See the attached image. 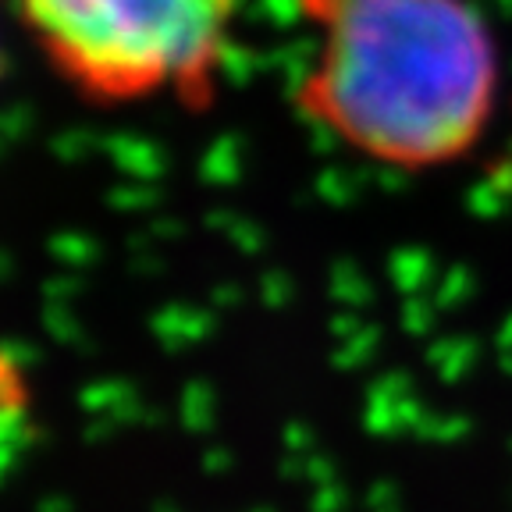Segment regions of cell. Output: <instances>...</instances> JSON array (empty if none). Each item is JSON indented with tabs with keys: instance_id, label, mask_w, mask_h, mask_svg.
I'll use <instances>...</instances> for the list:
<instances>
[{
	"instance_id": "1",
	"label": "cell",
	"mask_w": 512,
	"mask_h": 512,
	"mask_svg": "<svg viewBox=\"0 0 512 512\" xmlns=\"http://www.w3.org/2000/svg\"><path fill=\"white\" fill-rule=\"evenodd\" d=\"M313 36L296 107L395 171L470 157L498 104V50L470 0H296Z\"/></svg>"
},
{
	"instance_id": "2",
	"label": "cell",
	"mask_w": 512,
	"mask_h": 512,
	"mask_svg": "<svg viewBox=\"0 0 512 512\" xmlns=\"http://www.w3.org/2000/svg\"><path fill=\"white\" fill-rule=\"evenodd\" d=\"M68 89L107 107L207 111L232 54L242 0H8Z\"/></svg>"
}]
</instances>
